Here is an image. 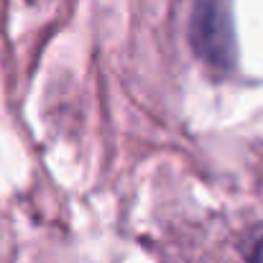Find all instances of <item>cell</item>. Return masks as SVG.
I'll return each instance as SVG.
<instances>
[{
	"instance_id": "obj_1",
	"label": "cell",
	"mask_w": 263,
	"mask_h": 263,
	"mask_svg": "<svg viewBox=\"0 0 263 263\" xmlns=\"http://www.w3.org/2000/svg\"><path fill=\"white\" fill-rule=\"evenodd\" d=\"M192 44L212 67H230L235 57L230 0H197L192 15Z\"/></svg>"
},
{
	"instance_id": "obj_2",
	"label": "cell",
	"mask_w": 263,
	"mask_h": 263,
	"mask_svg": "<svg viewBox=\"0 0 263 263\" xmlns=\"http://www.w3.org/2000/svg\"><path fill=\"white\" fill-rule=\"evenodd\" d=\"M248 261L251 263H263V240H258V243L253 246V251H251Z\"/></svg>"
}]
</instances>
